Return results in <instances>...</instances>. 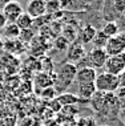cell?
Returning <instances> with one entry per match:
<instances>
[{
	"mask_svg": "<svg viewBox=\"0 0 125 126\" xmlns=\"http://www.w3.org/2000/svg\"><path fill=\"white\" fill-rule=\"evenodd\" d=\"M108 41V37L104 35L103 32H97L96 33V36H94V39H93V44H94V48H99V49H104V47H105V44Z\"/></svg>",
	"mask_w": 125,
	"mask_h": 126,
	"instance_id": "17",
	"label": "cell"
},
{
	"mask_svg": "<svg viewBox=\"0 0 125 126\" xmlns=\"http://www.w3.org/2000/svg\"><path fill=\"white\" fill-rule=\"evenodd\" d=\"M20 39L23 40V41H27V43H29V41H32L33 40V37H35V32H33L32 29H25V31H20Z\"/></svg>",
	"mask_w": 125,
	"mask_h": 126,
	"instance_id": "20",
	"label": "cell"
},
{
	"mask_svg": "<svg viewBox=\"0 0 125 126\" xmlns=\"http://www.w3.org/2000/svg\"><path fill=\"white\" fill-rule=\"evenodd\" d=\"M55 47H56L59 50H67V49L69 48V43L61 36V37H57V39H56Z\"/></svg>",
	"mask_w": 125,
	"mask_h": 126,
	"instance_id": "21",
	"label": "cell"
},
{
	"mask_svg": "<svg viewBox=\"0 0 125 126\" xmlns=\"http://www.w3.org/2000/svg\"><path fill=\"white\" fill-rule=\"evenodd\" d=\"M77 93H79V98L80 100H90L94 94L97 93L96 90V86H94V82H90V84H79L77 86Z\"/></svg>",
	"mask_w": 125,
	"mask_h": 126,
	"instance_id": "10",
	"label": "cell"
},
{
	"mask_svg": "<svg viewBox=\"0 0 125 126\" xmlns=\"http://www.w3.org/2000/svg\"><path fill=\"white\" fill-rule=\"evenodd\" d=\"M67 50H68V60L72 64H75L76 61L84 59V56H85V53H84L85 50H84L83 44H80L77 41H73V44H71Z\"/></svg>",
	"mask_w": 125,
	"mask_h": 126,
	"instance_id": "9",
	"label": "cell"
},
{
	"mask_svg": "<svg viewBox=\"0 0 125 126\" xmlns=\"http://www.w3.org/2000/svg\"><path fill=\"white\" fill-rule=\"evenodd\" d=\"M3 31H4V35L8 39H16V37L20 36V29L16 27V24H7Z\"/></svg>",
	"mask_w": 125,
	"mask_h": 126,
	"instance_id": "16",
	"label": "cell"
},
{
	"mask_svg": "<svg viewBox=\"0 0 125 126\" xmlns=\"http://www.w3.org/2000/svg\"><path fill=\"white\" fill-rule=\"evenodd\" d=\"M87 60L89 61V64L92 65V68H104L107 60H108V54L105 53L104 49H99V48H93L90 49V52L88 53Z\"/></svg>",
	"mask_w": 125,
	"mask_h": 126,
	"instance_id": "6",
	"label": "cell"
},
{
	"mask_svg": "<svg viewBox=\"0 0 125 126\" xmlns=\"http://www.w3.org/2000/svg\"><path fill=\"white\" fill-rule=\"evenodd\" d=\"M96 77H97L96 69H93L92 66H83L80 69H77L75 81L77 84H90L94 82Z\"/></svg>",
	"mask_w": 125,
	"mask_h": 126,
	"instance_id": "7",
	"label": "cell"
},
{
	"mask_svg": "<svg viewBox=\"0 0 125 126\" xmlns=\"http://www.w3.org/2000/svg\"><path fill=\"white\" fill-rule=\"evenodd\" d=\"M117 82H119V88L125 89V70L121 72L119 76H117Z\"/></svg>",
	"mask_w": 125,
	"mask_h": 126,
	"instance_id": "23",
	"label": "cell"
},
{
	"mask_svg": "<svg viewBox=\"0 0 125 126\" xmlns=\"http://www.w3.org/2000/svg\"><path fill=\"white\" fill-rule=\"evenodd\" d=\"M56 100L61 106H72V105L80 102V98L73 93H61Z\"/></svg>",
	"mask_w": 125,
	"mask_h": 126,
	"instance_id": "13",
	"label": "cell"
},
{
	"mask_svg": "<svg viewBox=\"0 0 125 126\" xmlns=\"http://www.w3.org/2000/svg\"><path fill=\"white\" fill-rule=\"evenodd\" d=\"M59 11H63V9L60 8V1H48V3H45V12L55 13V12H59Z\"/></svg>",
	"mask_w": 125,
	"mask_h": 126,
	"instance_id": "19",
	"label": "cell"
},
{
	"mask_svg": "<svg viewBox=\"0 0 125 126\" xmlns=\"http://www.w3.org/2000/svg\"><path fill=\"white\" fill-rule=\"evenodd\" d=\"M32 19L35 17H41L45 15V1L43 0H32L27 4V12Z\"/></svg>",
	"mask_w": 125,
	"mask_h": 126,
	"instance_id": "8",
	"label": "cell"
},
{
	"mask_svg": "<svg viewBox=\"0 0 125 126\" xmlns=\"http://www.w3.org/2000/svg\"><path fill=\"white\" fill-rule=\"evenodd\" d=\"M77 69L79 68H77L76 64H72V63L64 64L60 68V72L57 74H55V84L53 85H57V89L59 90H63L65 88H68L75 81ZM57 89H56V92H57Z\"/></svg>",
	"mask_w": 125,
	"mask_h": 126,
	"instance_id": "1",
	"label": "cell"
},
{
	"mask_svg": "<svg viewBox=\"0 0 125 126\" xmlns=\"http://www.w3.org/2000/svg\"><path fill=\"white\" fill-rule=\"evenodd\" d=\"M104 69H105L104 72H107L109 74L119 76L121 72L125 70V53L108 57L105 65H104Z\"/></svg>",
	"mask_w": 125,
	"mask_h": 126,
	"instance_id": "4",
	"label": "cell"
},
{
	"mask_svg": "<svg viewBox=\"0 0 125 126\" xmlns=\"http://www.w3.org/2000/svg\"><path fill=\"white\" fill-rule=\"evenodd\" d=\"M36 85H39L41 89H45V88H49L55 84V74L53 73H39L35 78Z\"/></svg>",
	"mask_w": 125,
	"mask_h": 126,
	"instance_id": "12",
	"label": "cell"
},
{
	"mask_svg": "<svg viewBox=\"0 0 125 126\" xmlns=\"http://www.w3.org/2000/svg\"><path fill=\"white\" fill-rule=\"evenodd\" d=\"M101 32H103L104 35L109 39V37H113V36L119 35V33H120V28H119V25H117L114 21H108L107 24L103 27Z\"/></svg>",
	"mask_w": 125,
	"mask_h": 126,
	"instance_id": "15",
	"label": "cell"
},
{
	"mask_svg": "<svg viewBox=\"0 0 125 126\" xmlns=\"http://www.w3.org/2000/svg\"><path fill=\"white\" fill-rule=\"evenodd\" d=\"M5 25H7V19L4 17V15L1 13V11H0V31L4 29Z\"/></svg>",
	"mask_w": 125,
	"mask_h": 126,
	"instance_id": "24",
	"label": "cell"
},
{
	"mask_svg": "<svg viewBox=\"0 0 125 126\" xmlns=\"http://www.w3.org/2000/svg\"><path fill=\"white\" fill-rule=\"evenodd\" d=\"M97 33V29L92 25H85L84 28L80 31V33H77L80 39V44H88V43H92L94 36Z\"/></svg>",
	"mask_w": 125,
	"mask_h": 126,
	"instance_id": "11",
	"label": "cell"
},
{
	"mask_svg": "<svg viewBox=\"0 0 125 126\" xmlns=\"http://www.w3.org/2000/svg\"><path fill=\"white\" fill-rule=\"evenodd\" d=\"M104 50L108 54V57L125 53V35H120L119 33L117 36L109 37L105 47H104Z\"/></svg>",
	"mask_w": 125,
	"mask_h": 126,
	"instance_id": "3",
	"label": "cell"
},
{
	"mask_svg": "<svg viewBox=\"0 0 125 126\" xmlns=\"http://www.w3.org/2000/svg\"><path fill=\"white\" fill-rule=\"evenodd\" d=\"M56 94H57L56 88H53V86L45 88V89H43L41 92H40V96H41L43 98H45V100H49V101L55 100Z\"/></svg>",
	"mask_w": 125,
	"mask_h": 126,
	"instance_id": "18",
	"label": "cell"
},
{
	"mask_svg": "<svg viewBox=\"0 0 125 126\" xmlns=\"http://www.w3.org/2000/svg\"><path fill=\"white\" fill-rule=\"evenodd\" d=\"M94 86H96V90L101 92V93H113L119 89L117 76H113L107 72L97 74L96 80H94Z\"/></svg>",
	"mask_w": 125,
	"mask_h": 126,
	"instance_id": "2",
	"label": "cell"
},
{
	"mask_svg": "<svg viewBox=\"0 0 125 126\" xmlns=\"http://www.w3.org/2000/svg\"><path fill=\"white\" fill-rule=\"evenodd\" d=\"M1 13L7 19V24H15L16 19L23 13V7L18 1H7L1 8Z\"/></svg>",
	"mask_w": 125,
	"mask_h": 126,
	"instance_id": "5",
	"label": "cell"
},
{
	"mask_svg": "<svg viewBox=\"0 0 125 126\" xmlns=\"http://www.w3.org/2000/svg\"><path fill=\"white\" fill-rule=\"evenodd\" d=\"M15 24H16V27H18L20 31L31 29V27H32V24H33V19L28 15V13L23 12L21 15H20L18 19H16Z\"/></svg>",
	"mask_w": 125,
	"mask_h": 126,
	"instance_id": "14",
	"label": "cell"
},
{
	"mask_svg": "<svg viewBox=\"0 0 125 126\" xmlns=\"http://www.w3.org/2000/svg\"><path fill=\"white\" fill-rule=\"evenodd\" d=\"M112 7L117 13H125V0H116L112 3Z\"/></svg>",
	"mask_w": 125,
	"mask_h": 126,
	"instance_id": "22",
	"label": "cell"
}]
</instances>
